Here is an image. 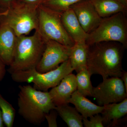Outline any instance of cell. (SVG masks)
Masks as SVG:
<instances>
[{
  "mask_svg": "<svg viewBox=\"0 0 127 127\" xmlns=\"http://www.w3.org/2000/svg\"><path fill=\"white\" fill-rule=\"evenodd\" d=\"M101 114L103 125L109 124L114 127L117 125L120 119L127 115V98L120 102L105 105Z\"/></svg>",
  "mask_w": 127,
  "mask_h": 127,
  "instance_id": "9a60e30c",
  "label": "cell"
},
{
  "mask_svg": "<svg viewBox=\"0 0 127 127\" xmlns=\"http://www.w3.org/2000/svg\"><path fill=\"white\" fill-rule=\"evenodd\" d=\"M75 91L72 95L68 103L73 104L75 108L83 117L88 118L97 114H100L104 106L95 104L90 100Z\"/></svg>",
  "mask_w": 127,
  "mask_h": 127,
  "instance_id": "5bb4252c",
  "label": "cell"
},
{
  "mask_svg": "<svg viewBox=\"0 0 127 127\" xmlns=\"http://www.w3.org/2000/svg\"><path fill=\"white\" fill-rule=\"evenodd\" d=\"M124 5L127 6V0H119Z\"/></svg>",
  "mask_w": 127,
  "mask_h": 127,
  "instance_id": "f1b7e54d",
  "label": "cell"
},
{
  "mask_svg": "<svg viewBox=\"0 0 127 127\" xmlns=\"http://www.w3.org/2000/svg\"><path fill=\"white\" fill-rule=\"evenodd\" d=\"M58 114L56 109H53L47 113L45 116V119L47 121L49 127H57V118Z\"/></svg>",
  "mask_w": 127,
  "mask_h": 127,
  "instance_id": "603a6c76",
  "label": "cell"
},
{
  "mask_svg": "<svg viewBox=\"0 0 127 127\" xmlns=\"http://www.w3.org/2000/svg\"><path fill=\"white\" fill-rule=\"evenodd\" d=\"M73 71L68 59L56 68L47 72H39L34 68L19 71L11 75L14 81L32 83L33 87L37 90L48 92V89L58 85L64 78Z\"/></svg>",
  "mask_w": 127,
  "mask_h": 127,
  "instance_id": "277c9868",
  "label": "cell"
},
{
  "mask_svg": "<svg viewBox=\"0 0 127 127\" xmlns=\"http://www.w3.org/2000/svg\"><path fill=\"white\" fill-rule=\"evenodd\" d=\"M37 13L38 26L36 30L44 39L56 41L68 47L73 46L75 41L64 27L61 13L41 5L37 8Z\"/></svg>",
  "mask_w": 127,
  "mask_h": 127,
  "instance_id": "8992f818",
  "label": "cell"
},
{
  "mask_svg": "<svg viewBox=\"0 0 127 127\" xmlns=\"http://www.w3.org/2000/svg\"><path fill=\"white\" fill-rule=\"evenodd\" d=\"M17 0H0V12L7 11L15 4Z\"/></svg>",
  "mask_w": 127,
  "mask_h": 127,
  "instance_id": "d4e9b609",
  "label": "cell"
},
{
  "mask_svg": "<svg viewBox=\"0 0 127 127\" xmlns=\"http://www.w3.org/2000/svg\"><path fill=\"white\" fill-rule=\"evenodd\" d=\"M3 13H4V12H0V15H2Z\"/></svg>",
  "mask_w": 127,
  "mask_h": 127,
  "instance_id": "f546056e",
  "label": "cell"
},
{
  "mask_svg": "<svg viewBox=\"0 0 127 127\" xmlns=\"http://www.w3.org/2000/svg\"><path fill=\"white\" fill-rule=\"evenodd\" d=\"M55 109L69 127H83V117L75 108L68 104L57 106Z\"/></svg>",
  "mask_w": 127,
  "mask_h": 127,
  "instance_id": "ac0fdd59",
  "label": "cell"
},
{
  "mask_svg": "<svg viewBox=\"0 0 127 127\" xmlns=\"http://www.w3.org/2000/svg\"><path fill=\"white\" fill-rule=\"evenodd\" d=\"M45 0H17L16 3L27 6L34 9H37L42 5Z\"/></svg>",
  "mask_w": 127,
  "mask_h": 127,
  "instance_id": "cb8c5ba5",
  "label": "cell"
},
{
  "mask_svg": "<svg viewBox=\"0 0 127 127\" xmlns=\"http://www.w3.org/2000/svg\"><path fill=\"white\" fill-rule=\"evenodd\" d=\"M88 46L87 68L91 75H99L103 79L120 77L123 71V45L114 41L101 42Z\"/></svg>",
  "mask_w": 127,
  "mask_h": 127,
  "instance_id": "6da1fadb",
  "label": "cell"
},
{
  "mask_svg": "<svg viewBox=\"0 0 127 127\" xmlns=\"http://www.w3.org/2000/svg\"><path fill=\"white\" fill-rule=\"evenodd\" d=\"M70 7L72 9L82 27L88 34L94 31L102 20L90 0H82Z\"/></svg>",
  "mask_w": 127,
  "mask_h": 127,
  "instance_id": "30bf717a",
  "label": "cell"
},
{
  "mask_svg": "<svg viewBox=\"0 0 127 127\" xmlns=\"http://www.w3.org/2000/svg\"><path fill=\"white\" fill-rule=\"evenodd\" d=\"M127 97L124 84L121 78L118 77L103 79L97 86L93 88V97L99 106L120 102Z\"/></svg>",
  "mask_w": 127,
  "mask_h": 127,
  "instance_id": "ba28073f",
  "label": "cell"
},
{
  "mask_svg": "<svg viewBox=\"0 0 127 127\" xmlns=\"http://www.w3.org/2000/svg\"><path fill=\"white\" fill-rule=\"evenodd\" d=\"M6 65L0 59V82L2 81L6 73Z\"/></svg>",
  "mask_w": 127,
  "mask_h": 127,
  "instance_id": "484cf974",
  "label": "cell"
},
{
  "mask_svg": "<svg viewBox=\"0 0 127 127\" xmlns=\"http://www.w3.org/2000/svg\"><path fill=\"white\" fill-rule=\"evenodd\" d=\"M61 18L66 31L75 42H86L88 34L82 27L71 8L61 13Z\"/></svg>",
  "mask_w": 127,
  "mask_h": 127,
  "instance_id": "4fadbf2b",
  "label": "cell"
},
{
  "mask_svg": "<svg viewBox=\"0 0 127 127\" xmlns=\"http://www.w3.org/2000/svg\"><path fill=\"white\" fill-rule=\"evenodd\" d=\"M99 15L103 18L119 12L127 14V6L119 0H90Z\"/></svg>",
  "mask_w": 127,
  "mask_h": 127,
  "instance_id": "e0dca14e",
  "label": "cell"
},
{
  "mask_svg": "<svg viewBox=\"0 0 127 127\" xmlns=\"http://www.w3.org/2000/svg\"><path fill=\"white\" fill-rule=\"evenodd\" d=\"M17 36L8 25L0 24V59L10 66L14 56Z\"/></svg>",
  "mask_w": 127,
  "mask_h": 127,
  "instance_id": "7c38bea8",
  "label": "cell"
},
{
  "mask_svg": "<svg viewBox=\"0 0 127 127\" xmlns=\"http://www.w3.org/2000/svg\"><path fill=\"white\" fill-rule=\"evenodd\" d=\"M90 120L88 118H83V123L85 127H103V118L99 114H95L90 117Z\"/></svg>",
  "mask_w": 127,
  "mask_h": 127,
  "instance_id": "7402d4cb",
  "label": "cell"
},
{
  "mask_svg": "<svg viewBox=\"0 0 127 127\" xmlns=\"http://www.w3.org/2000/svg\"><path fill=\"white\" fill-rule=\"evenodd\" d=\"M120 78L123 81L126 90V92L127 93V72L126 71L123 70Z\"/></svg>",
  "mask_w": 127,
  "mask_h": 127,
  "instance_id": "4316f807",
  "label": "cell"
},
{
  "mask_svg": "<svg viewBox=\"0 0 127 127\" xmlns=\"http://www.w3.org/2000/svg\"><path fill=\"white\" fill-rule=\"evenodd\" d=\"M4 127V123L2 120L1 110L0 108V127Z\"/></svg>",
  "mask_w": 127,
  "mask_h": 127,
  "instance_id": "83f0119b",
  "label": "cell"
},
{
  "mask_svg": "<svg viewBox=\"0 0 127 127\" xmlns=\"http://www.w3.org/2000/svg\"><path fill=\"white\" fill-rule=\"evenodd\" d=\"M37 9L16 2L0 15V24L8 25L17 36L27 35L32 31L37 29Z\"/></svg>",
  "mask_w": 127,
  "mask_h": 127,
  "instance_id": "52a82bcc",
  "label": "cell"
},
{
  "mask_svg": "<svg viewBox=\"0 0 127 127\" xmlns=\"http://www.w3.org/2000/svg\"><path fill=\"white\" fill-rule=\"evenodd\" d=\"M92 75L88 68L77 73L76 75L77 91L84 96L93 97V88L91 80Z\"/></svg>",
  "mask_w": 127,
  "mask_h": 127,
  "instance_id": "d6986e66",
  "label": "cell"
},
{
  "mask_svg": "<svg viewBox=\"0 0 127 127\" xmlns=\"http://www.w3.org/2000/svg\"><path fill=\"white\" fill-rule=\"evenodd\" d=\"M46 41L37 30L32 35L17 36L8 72L11 74L36 68L45 50Z\"/></svg>",
  "mask_w": 127,
  "mask_h": 127,
  "instance_id": "3957f363",
  "label": "cell"
},
{
  "mask_svg": "<svg viewBox=\"0 0 127 127\" xmlns=\"http://www.w3.org/2000/svg\"><path fill=\"white\" fill-rule=\"evenodd\" d=\"M19 88L18 113L28 122L40 125L46 114L56 107L49 92L37 90L30 85H20Z\"/></svg>",
  "mask_w": 127,
  "mask_h": 127,
  "instance_id": "7a4b0ae2",
  "label": "cell"
},
{
  "mask_svg": "<svg viewBox=\"0 0 127 127\" xmlns=\"http://www.w3.org/2000/svg\"><path fill=\"white\" fill-rule=\"evenodd\" d=\"M0 108L3 123L7 127H12L16 115L15 109L0 94Z\"/></svg>",
  "mask_w": 127,
  "mask_h": 127,
  "instance_id": "ffe728a7",
  "label": "cell"
},
{
  "mask_svg": "<svg viewBox=\"0 0 127 127\" xmlns=\"http://www.w3.org/2000/svg\"><path fill=\"white\" fill-rule=\"evenodd\" d=\"M88 46L86 42H76L71 48L69 56L71 66L73 71L78 73L87 68Z\"/></svg>",
  "mask_w": 127,
  "mask_h": 127,
  "instance_id": "2e32d148",
  "label": "cell"
},
{
  "mask_svg": "<svg viewBox=\"0 0 127 127\" xmlns=\"http://www.w3.org/2000/svg\"><path fill=\"white\" fill-rule=\"evenodd\" d=\"M82 0H45L42 4L44 6L61 13L72 5Z\"/></svg>",
  "mask_w": 127,
  "mask_h": 127,
  "instance_id": "44dd1931",
  "label": "cell"
},
{
  "mask_svg": "<svg viewBox=\"0 0 127 127\" xmlns=\"http://www.w3.org/2000/svg\"><path fill=\"white\" fill-rule=\"evenodd\" d=\"M71 47L56 41L48 40L45 47L36 69L40 72H45L56 68L69 59Z\"/></svg>",
  "mask_w": 127,
  "mask_h": 127,
  "instance_id": "9c48e42d",
  "label": "cell"
},
{
  "mask_svg": "<svg viewBox=\"0 0 127 127\" xmlns=\"http://www.w3.org/2000/svg\"><path fill=\"white\" fill-rule=\"evenodd\" d=\"M127 14L119 12L102 18L101 23L94 31L88 34L86 43L87 45L105 41L119 42L127 49Z\"/></svg>",
  "mask_w": 127,
  "mask_h": 127,
  "instance_id": "5b68a950",
  "label": "cell"
},
{
  "mask_svg": "<svg viewBox=\"0 0 127 127\" xmlns=\"http://www.w3.org/2000/svg\"><path fill=\"white\" fill-rule=\"evenodd\" d=\"M76 90V75L71 73L64 78L58 85L52 88L48 92L57 106L68 104L72 95Z\"/></svg>",
  "mask_w": 127,
  "mask_h": 127,
  "instance_id": "8fae6325",
  "label": "cell"
}]
</instances>
